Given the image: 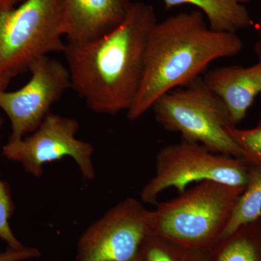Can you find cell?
Instances as JSON below:
<instances>
[{
    "label": "cell",
    "instance_id": "603a6c76",
    "mask_svg": "<svg viewBox=\"0 0 261 261\" xmlns=\"http://www.w3.org/2000/svg\"><path fill=\"white\" fill-rule=\"evenodd\" d=\"M128 261H145V257L143 256V254L142 253L140 250V252L135 257Z\"/></svg>",
    "mask_w": 261,
    "mask_h": 261
},
{
    "label": "cell",
    "instance_id": "44dd1931",
    "mask_svg": "<svg viewBox=\"0 0 261 261\" xmlns=\"http://www.w3.org/2000/svg\"><path fill=\"white\" fill-rule=\"evenodd\" d=\"M25 1L27 0H0V10L15 8Z\"/></svg>",
    "mask_w": 261,
    "mask_h": 261
},
{
    "label": "cell",
    "instance_id": "7c38bea8",
    "mask_svg": "<svg viewBox=\"0 0 261 261\" xmlns=\"http://www.w3.org/2000/svg\"><path fill=\"white\" fill-rule=\"evenodd\" d=\"M166 9L183 5L198 8L213 30L238 33L253 25L245 5L251 0H163Z\"/></svg>",
    "mask_w": 261,
    "mask_h": 261
},
{
    "label": "cell",
    "instance_id": "ac0fdd59",
    "mask_svg": "<svg viewBox=\"0 0 261 261\" xmlns=\"http://www.w3.org/2000/svg\"><path fill=\"white\" fill-rule=\"evenodd\" d=\"M40 255V251L35 247H23L20 249L8 247L6 251L0 252V261H23L37 258Z\"/></svg>",
    "mask_w": 261,
    "mask_h": 261
},
{
    "label": "cell",
    "instance_id": "277c9868",
    "mask_svg": "<svg viewBox=\"0 0 261 261\" xmlns=\"http://www.w3.org/2000/svg\"><path fill=\"white\" fill-rule=\"evenodd\" d=\"M63 0H27L0 10V75L11 80L34 61L63 53Z\"/></svg>",
    "mask_w": 261,
    "mask_h": 261
},
{
    "label": "cell",
    "instance_id": "6da1fadb",
    "mask_svg": "<svg viewBox=\"0 0 261 261\" xmlns=\"http://www.w3.org/2000/svg\"><path fill=\"white\" fill-rule=\"evenodd\" d=\"M157 22L153 7L137 2L112 32L91 42L65 44L71 89L90 111L115 115L129 109L142 81L149 35Z\"/></svg>",
    "mask_w": 261,
    "mask_h": 261
},
{
    "label": "cell",
    "instance_id": "7402d4cb",
    "mask_svg": "<svg viewBox=\"0 0 261 261\" xmlns=\"http://www.w3.org/2000/svg\"><path fill=\"white\" fill-rule=\"evenodd\" d=\"M10 81L11 80H8V79L5 78V77L0 75V92L6 90L7 87H8V84H10Z\"/></svg>",
    "mask_w": 261,
    "mask_h": 261
},
{
    "label": "cell",
    "instance_id": "8fae6325",
    "mask_svg": "<svg viewBox=\"0 0 261 261\" xmlns=\"http://www.w3.org/2000/svg\"><path fill=\"white\" fill-rule=\"evenodd\" d=\"M202 80L224 103L231 124L237 126L261 93V62L249 67H219L207 72Z\"/></svg>",
    "mask_w": 261,
    "mask_h": 261
},
{
    "label": "cell",
    "instance_id": "9c48e42d",
    "mask_svg": "<svg viewBox=\"0 0 261 261\" xmlns=\"http://www.w3.org/2000/svg\"><path fill=\"white\" fill-rule=\"evenodd\" d=\"M29 71L30 80L21 88L0 92V109L11 123L10 140L33 133L51 113V106L71 88L68 67L48 56L34 61Z\"/></svg>",
    "mask_w": 261,
    "mask_h": 261
},
{
    "label": "cell",
    "instance_id": "52a82bcc",
    "mask_svg": "<svg viewBox=\"0 0 261 261\" xmlns=\"http://www.w3.org/2000/svg\"><path fill=\"white\" fill-rule=\"evenodd\" d=\"M80 123L74 118L49 113L40 126L27 138L10 140L3 147L5 157L20 163L36 177L42 176L45 163L72 158L85 179L95 177L93 146L76 138Z\"/></svg>",
    "mask_w": 261,
    "mask_h": 261
},
{
    "label": "cell",
    "instance_id": "30bf717a",
    "mask_svg": "<svg viewBox=\"0 0 261 261\" xmlns=\"http://www.w3.org/2000/svg\"><path fill=\"white\" fill-rule=\"evenodd\" d=\"M132 0H63V36L68 43L95 40L126 18Z\"/></svg>",
    "mask_w": 261,
    "mask_h": 261
},
{
    "label": "cell",
    "instance_id": "2e32d148",
    "mask_svg": "<svg viewBox=\"0 0 261 261\" xmlns=\"http://www.w3.org/2000/svg\"><path fill=\"white\" fill-rule=\"evenodd\" d=\"M227 130L243 159L251 164L261 165V121L249 129H240L231 125Z\"/></svg>",
    "mask_w": 261,
    "mask_h": 261
},
{
    "label": "cell",
    "instance_id": "5b68a950",
    "mask_svg": "<svg viewBox=\"0 0 261 261\" xmlns=\"http://www.w3.org/2000/svg\"><path fill=\"white\" fill-rule=\"evenodd\" d=\"M152 109L160 124L181 134L182 140L200 144L214 153L243 158L228 133L232 124L227 108L201 77L163 94Z\"/></svg>",
    "mask_w": 261,
    "mask_h": 261
},
{
    "label": "cell",
    "instance_id": "7a4b0ae2",
    "mask_svg": "<svg viewBox=\"0 0 261 261\" xmlns=\"http://www.w3.org/2000/svg\"><path fill=\"white\" fill-rule=\"evenodd\" d=\"M243 48L237 33L213 30L200 10L157 22L149 35L140 88L127 116L138 119L163 94L190 85L212 62L238 56Z\"/></svg>",
    "mask_w": 261,
    "mask_h": 261
},
{
    "label": "cell",
    "instance_id": "3957f363",
    "mask_svg": "<svg viewBox=\"0 0 261 261\" xmlns=\"http://www.w3.org/2000/svg\"><path fill=\"white\" fill-rule=\"evenodd\" d=\"M245 187L200 182L151 211L150 233L189 252L209 251L223 233Z\"/></svg>",
    "mask_w": 261,
    "mask_h": 261
},
{
    "label": "cell",
    "instance_id": "5bb4252c",
    "mask_svg": "<svg viewBox=\"0 0 261 261\" xmlns=\"http://www.w3.org/2000/svg\"><path fill=\"white\" fill-rule=\"evenodd\" d=\"M261 219V165L251 164L245 190L237 202L223 237Z\"/></svg>",
    "mask_w": 261,
    "mask_h": 261
},
{
    "label": "cell",
    "instance_id": "e0dca14e",
    "mask_svg": "<svg viewBox=\"0 0 261 261\" xmlns=\"http://www.w3.org/2000/svg\"><path fill=\"white\" fill-rule=\"evenodd\" d=\"M3 125V118L0 116V130ZM13 212V202L9 187L0 179V239L8 244L12 249L23 248V246L13 234L10 228L9 220Z\"/></svg>",
    "mask_w": 261,
    "mask_h": 261
},
{
    "label": "cell",
    "instance_id": "4fadbf2b",
    "mask_svg": "<svg viewBox=\"0 0 261 261\" xmlns=\"http://www.w3.org/2000/svg\"><path fill=\"white\" fill-rule=\"evenodd\" d=\"M208 252L210 261H261V219L223 237Z\"/></svg>",
    "mask_w": 261,
    "mask_h": 261
},
{
    "label": "cell",
    "instance_id": "ba28073f",
    "mask_svg": "<svg viewBox=\"0 0 261 261\" xmlns=\"http://www.w3.org/2000/svg\"><path fill=\"white\" fill-rule=\"evenodd\" d=\"M151 211L128 197L91 225L78 241L75 261H128L150 233Z\"/></svg>",
    "mask_w": 261,
    "mask_h": 261
},
{
    "label": "cell",
    "instance_id": "8992f818",
    "mask_svg": "<svg viewBox=\"0 0 261 261\" xmlns=\"http://www.w3.org/2000/svg\"><path fill=\"white\" fill-rule=\"evenodd\" d=\"M250 166L243 158L214 153L200 144L182 140L159 151L155 173L142 188L141 200L154 205L167 189L181 193L194 182L213 181L245 187Z\"/></svg>",
    "mask_w": 261,
    "mask_h": 261
},
{
    "label": "cell",
    "instance_id": "9a60e30c",
    "mask_svg": "<svg viewBox=\"0 0 261 261\" xmlns=\"http://www.w3.org/2000/svg\"><path fill=\"white\" fill-rule=\"evenodd\" d=\"M141 252L145 261H187L189 251L169 240L149 233Z\"/></svg>",
    "mask_w": 261,
    "mask_h": 261
},
{
    "label": "cell",
    "instance_id": "d6986e66",
    "mask_svg": "<svg viewBox=\"0 0 261 261\" xmlns=\"http://www.w3.org/2000/svg\"><path fill=\"white\" fill-rule=\"evenodd\" d=\"M187 261H210L208 251L189 252Z\"/></svg>",
    "mask_w": 261,
    "mask_h": 261
},
{
    "label": "cell",
    "instance_id": "ffe728a7",
    "mask_svg": "<svg viewBox=\"0 0 261 261\" xmlns=\"http://www.w3.org/2000/svg\"><path fill=\"white\" fill-rule=\"evenodd\" d=\"M256 30L257 39L256 42H255L254 49H255V53L256 54L258 61L261 62V17L258 23H257Z\"/></svg>",
    "mask_w": 261,
    "mask_h": 261
}]
</instances>
